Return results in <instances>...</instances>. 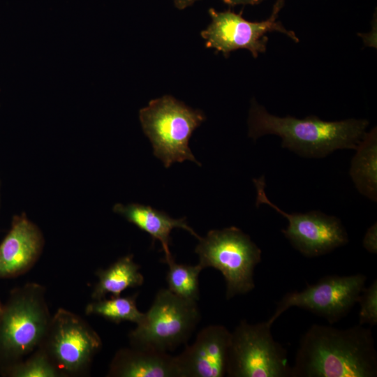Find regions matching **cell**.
<instances>
[{"instance_id":"1","label":"cell","mask_w":377,"mask_h":377,"mask_svg":"<svg viewBox=\"0 0 377 377\" xmlns=\"http://www.w3.org/2000/svg\"><path fill=\"white\" fill-rule=\"evenodd\" d=\"M377 352L370 329L312 325L302 337L291 377H376Z\"/></svg>"},{"instance_id":"2","label":"cell","mask_w":377,"mask_h":377,"mask_svg":"<svg viewBox=\"0 0 377 377\" xmlns=\"http://www.w3.org/2000/svg\"><path fill=\"white\" fill-rule=\"evenodd\" d=\"M369 124L367 119H355L327 121L314 115L303 119L279 117L269 113L253 99L248 135L253 140L267 134L276 135L282 140V147L301 156L321 158L337 149H355Z\"/></svg>"},{"instance_id":"3","label":"cell","mask_w":377,"mask_h":377,"mask_svg":"<svg viewBox=\"0 0 377 377\" xmlns=\"http://www.w3.org/2000/svg\"><path fill=\"white\" fill-rule=\"evenodd\" d=\"M50 321L41 286L28 283L13 290L0 316V370L40 346Z\"/></svg>"},{"instance_id":"4","label":"cell","mask_w":377,"mask_h":377,"mask_svg":"<svg viewBox=\"0 0 377 377\" xmlns=\"http://www.w3.org/2000/svg\"><path fill=\"white\" fill-rule=\"evenodd\" d=\"M145 134L150 140L154 156L165 168L175 162L191 161L201 165L188 147L195 128L205 119L199 110H193L174 97L165 95L151 100L139 111Z\"/></svg>"},{"instance_id":"5","label":"cell","mask_w":377,"mask_h":377,"mask_svg":"<svg viewBox=\"0 0 377 377\" xmlns=\"http://www.w3.org/2000/svg\"><path fill=\"white\" fill-rule=\"evenodd\" d=\"M195 249L198 265L220 271L226 283L227 300L255 288L253 272L261 261V249L241 229L231 226L211 230L198 239Z\"/></svg>"},{"instance_id":"6","label":"cell","mask_w":377,"mask_h":377,"mask_svg":"<svg viewBox=\"0 0 377 377\" xmlns=\"http://www.w3.org/2000/svg\"><path fill=\"white\" fill-rule=\"evenodd\" d=\"M200 320L197 302L161 288L143 320L130 332L131 347L165 353L175 350L186 343Z\"/></svg>"},{"instance_id":"7","label":"cell","mask_w":377,"mask_h":377,"mask_svg":"<svg viewBox=\"0 0 377 377\" xmlns=\"http://www.w3.org/2000/svg\"><path fill=\"white\" fill-rule=\"evenodd\" d=\"M267 321L242 320L231 332L226 375L230 377H288L286 350L276 342Z\"/></svg>"},{"instance_id":"8","label":"cell","mask_w":377,"mask_h":377,"mask_svg":"<svg viewBox=\"0 0 377 377\" xmlns=\"http://www.w3.org/2000/svg\"><path fill=\"white\" fill-rule=\"evenodd\" d=\"M283 6V0H277L271 15L262 22H249L241 14L230 10L217 11L209 9L211 22L201 32L207 47L214 48L226 57L232 51L246 49L257 58L260 53L266 51L268 38L267 34L278 31L286 34L295 42L299 39L295 34L286 29L277 17Z\"/></svg>"},{"instance_id":"9","label":"cell","mask_w":377,"mask_h":377,"mask_svg":"<svg viewBox=\"0 0 377 377\" xmlns=\"http://www.w3.org/2000/svg\"><path fill=\"white\" fill-rule=\"evenodd\" d=\"M366 280V276L362 274L326 276L301 291L286 293L267 321L272 325L283 313L296 306L320 316L331 324L334 323L357 302Z\"/></svg>"},{"instance_id":"10","label":"cell","mask_w":377,"mask_h":377,"mask_svg":"<svg viewBox=\"0 0 377 377\" xmlns=\"http://www.w3.org/2000/svg\"><path fill=\"white\" fill-rule=\"evenodd\" d=\"M257 191L256 206L266 204L288 221L281 232L291 245L304 256L318 257L346 244L348 233L339 219L320 211L288 214L272 203L265 192L264 176L253 179Z\"/></svg>"},{"instance_id":"11","label":"cell","mask_w":377,"mask_h":377,"mask_svg":"<svg viewBox=\"0 0 377 377\" xmlns=\"http://www.w3.org/2000/svg\"><path fill=\"white\" fill-rule=\"evenodd\" d=\"M42 343L57 368L69 374L84 370L101 347L98 334L82 318L64 309L51 318Z\"/></svg>"},{"instance_id":"12","label":"cell","mask_w":377,"mask_h":377,"mask_svg":"<svg viewBox=\"0 0 377 377\" xmlns=\"http://www.w3.org/2000/svg\"><path fill=\"white\" fill-rule=\"evenodd\" d=\"M231 332L222 325H210L198 332L194 342L176 357L179 377H223Z\"/></svg>"},{"instance_id":"13","label":"cell","mask_w":377,"mask_h":377,"mask_svg":"<svg viewBox=\"0 0 377 377\" xmlns=\"http://www.w3.org/2000/svg\"><path fill=\"white\" fill-rule=\"evenodd\" d=\"M43 237L25 214L15 216L0 244V279L13 278L27 272L39 258Z\"/></svg>"},{"instance_id":"14","label":"cell","mask_w":377,"mask_h":377,"mask_svg":"<svg viewBox=\"0 0 377 377\" xmlns=\"http://www.w3.org/2000/svg\"><path fill=\"white\" fill-rule=\"evenodd\" d=\"M109 376L179 377L175 356L168 353L134 347L117 351L112 359Z\"/></svg>"},{"instance_id":"15","label":"cell","mask_w":377,"mask_h":377,"mask_svg":"<svg viewBox=\"0 0 377 377\" xmlns=\"http://www.w3.org/2000/svg\"><path fill=\"white\" fill-rule=\"evenodd\" d=\"M113 211L121 215L141 230L148 233L153 242L159 241L165 253V263L173 258L169 245L171 240L170 233L174 228L184 229L198 239L200 237L187 224L185 217L175 219L165 212L155 209L150 206L136 203L126 205L118 203L114 205Z\"/></svg>"},{"instance_id":"16","label":"cell","mask_w":377,"mask_h":377,"mask_svg":"<svg viewBox=\"0 0 377 377\" xmlns=\"http://www.w3.org/2000/svg\"><path fill=\"white\" fill-rule=\"evenodd\" d=\"M351 161L350 177L358 191L377 201V131L376 127L366 132Z\"/></svg>"},{"instance_id":"17","label":"cell","mask_w":377,"mask_h":377,"mask_svg":"<svg viewBox=\"0 0 377 377\" xmlns=\"http://www.w3.org/2000/svg\"><path fill=\"white\" fill-rule=\"evenodd\" d=\"M140 269V265L133 260V256L128 255L119 258L108 268L99 269L96 272L98 281L94 288L92 298L101 300L108 293L118 297L128 288L142 286L144 276Z\"/></svg>"},{"instance_id":"18","label":"cell","mask_w":377,"mask_h":377,"mask_svg":"<svg viewBox=\"0 0 377 377\" xmlns=\"http://www.w3.org/2000/svg\"><path fill=\"white\" fill-rule=\"evenodd\" d=\"M138 293L127 297L102 298L89 304L86 313L101 316L112 322L119 323L129 321L139 324L144 318L145 313L140 311L136 305Z\"/></svg>"},{"instance_id":"19","label":"cell","mask_w":377,"mask_h":377,"mask_svg":"<svg viewBox=\"0 0 377 377\" xmlns=\"http://www.w3.org/2000/svg\"><path fill=\"white\" fill-rule=\"evenodd\" d=\"M165 263L168 265L166 274L168 289L182 298L198 302L200 296L199 274L203 269L198 264L177 263L173 258Z\"/></svg>"},{"instance_id":"20","label":"cell","mask_w":377,"mask_h":377,"mask_svg":"<svg viewBox=\"0 0 377 377\" xmlns=\"http://www.w3.org/2000/svg\"><path fill=\"white\" fill-rule=\"evenodd\" d=\"M2 374L10 377H56L59 370L45 350L40 347L24 362L18 361L1 369Z\"/></svg>"},{"instance_id":"21","label":"cell","mask_w":377,"mask_h":377,"mask_svg":"<svg viewBox=\"0 0 377 377\" xmlns=\"http://www.w3.org/2000/svg\"><path fill=\"white\" fill-rule=\"evenodd\" d=\"M357 302L360 304L359 325H377V280L362 290Z\"/></svg>"},{"instance_id":"22","label":"cell","mask_w":377,"mask_h":377,"mask_svg":"<svg viewBox=\"0 0 377 377\" xmlns=\"http://www.w3.org/2000/svg\"><path fill=\"white\" fill-rule=\"evenodd\" d=\"M363 247L369 253H377V224L374 223L370 226L362 240Z\"/></svg>"},{"instance_id":"23","label":"cell","mask_w":377,"mask_h":377,"mask_svg":"<svg viewBox=\"0 0 377 377\" xmlns=\"http://www.w3.org/2000/svg\"><path fill=\"white\" fill-rule=\"evenodd\" d=\"M224 3L229 6H237V5H253L258 3L261 0H223Z\"/></svg>"},{"instance_id":"24","label":"cell","mask_w":377,"mask_h":377,"mask_svg":"<svg viewBox=\"0 0 377 377\" xmlns=\"http://www.w3.org/2000/svg\"><path fill=\"white\" fill-rule=\"evenodd\" d=\"M197 1L198 0H173L175 7L179 10L191 6Z\"/></svg>"},{"instance_id":"25","label":"cell","mask_w":377,"mask_h":377,"mask_svg":"<svg viewBox=\"0 0 377 377\" xmlns=\"http://www.w3.org/2000/svg\"><path fill=\"white\" fill-rule=\"evenodd\" d=\"M2 309H3V305L0 302V316H1V314Z\"/></svg>"}]
</instances>
